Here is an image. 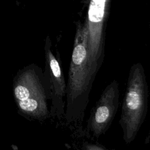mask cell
<instances>
[{"label":"cell","instance_id":"6da1fadb","mask_svg":"<svg viewBox=\"0 0 150 150\" xmlns=\"http://www.w3.org/2000/svg\"><path fill=\"white\" fill-rule=\"evenodd\" d=\"M97 72L89 59L85 23L79 22L76 26L66 84L65 114L67 118L83 115Z\"/></svg>","mask_w":150,"mask_h":150},{"label":"cell","instance_id":"7a4b0ae2","mask_svg":"<svg viewBox=\"0 0 150 150\" xmlns=\"http://www.w3.org/2000/svg\"><path fill=\"white\" fill-rule=\"evenodd\" d=\"M12 90L18 113L39 121L48 117L50 85L46 74L40 67L30 64L19 70L13 78Z\"/></svg>","mask_w":150,"mask_h":150},{"label":"cell","instance_id":"3957f363","mask_svg":"<svg viewBox=\"0 0 150 150\" xmlns=\"http://www.w3.org/2000/svg\"><path fill=\"white\" fill-rule=\"evenodd\" d=\"M148 88L143 66L134 64L129 72L120 120L124 139L131 142L137 135L148 111Z\"/></svg>","mask_w":150,"mask_h":150},{"label":"cell","instance_id":"277c9868","mask_svg":"<svg viewBox=\"0 0 150 150\" xmlns=\"http://www.w3.org/2000/svg\"><path fill=\"white\" fill-rule=\"evenodd\" d=\"M110 6L109 0L91 1L84 22L89 59L97 71L104 57L105 28Z\"/></svg>","mask_w":150,"mask_h":150},{"label":"cell","instance_id":"5b68a950","mask_svg":"<svg viewBox=\"0 0 150 150\" xmlns=\"http://www.w3.org/2000/svg\"><path fill=\"white\" fill-rule=\"evenodd\" d=\"M45 57L44 71L49 80L52 101L50 113L59 115L63 114L65 110L64 98L66 94V84L59 53L57 56H55L53 53L52 42L49 36L45 39Z\"/></svg>","mask_w":150,"mask_h":150},{"label":"cell","instance_id":"8992f818","mask_svg":"<svg viewBox=\"0 0 150 150\" xmlns=\"http://www.w3.org/2000/svg\"><path fill=\"white\" fill-rule=\"evenodd\" d=\"M119 97V85L114 80L103 90L91 112L89 125L95 136H100L110 125L118 108Z\"/></svg>","mask_w":150,"mask_h":150},{"label":"cell","instance_id":"52a82bcc","mask_svg":"<svg viewBox=\"0 0 150 150\" xmlns=\"http://www.w3.org/2000/svg\"><path fill=\"white\" fill-rule=\"evenodd\" d=\"M86 150H104L101 147L93 145V144H88L86 145Z\"/></svg>","mask_w":150,"mask_h":150}]
</instances>
